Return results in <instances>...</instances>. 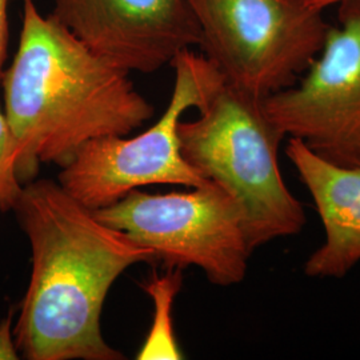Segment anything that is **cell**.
I'll use <instances>...</instances> for the list:
<instances>
[{
	"mask_svg": "<svg viewBox=\"0 0 360 360\" xmlns=\"http://www.w3.org/2000/svg\"><path fill=\"white\" fill-rule=\"evenodd\" d=\"M31 245L32 272L13 328L30 360H120L101 328L111 285L154 252L96 218L53 180L27 181L13 208Z\"/></svg>",
	"mask_w": 360,
	"mask_h": 360,
	"instance_id": "cell-1",
	"label": "cell"
},
{
	"mask_svg": "<svg viewBox=\"0 0 360 360\" xmlns=\"http://www.w3.org/2000/svg\"><path fill=\"white\" fill-rule=\"evenodd\" d=\"M129 75L23 0L19 47L1 77L20 181L41 165L65 167L86 143L127 136L150 120L154 107Z\"/></svg>",
	"mask_w": 360,
	"mask_h": 360,
	"instance_id": "cell-2",
	"label": "cell"
},
{
	"mask_svg": "<svg viewBox=\"0 0 360 360\" xmlns=\"http://www.w3.org/2000/svg\"><path fill=\"white\" fill-rule=\"evenodd\" d=\"M178 135L184 159L240 208L252 252L303 230V205L285 186L279 167L285 135L266 114L262 98L224 80L199 108L198 119L180 120Z\"/></svg>",
	"mask_w": 360,
	"mask_h": 360,
	"instance_id": "cell-3",
	"label": "cell"
},
{
	"mask_svg": "<svg viewBox=\"0 0 360 360\" xmlns=\"http://www.w3.org/2000/svg\"><path fill=\"white\" fill-rule=\"evenodd\" d=\"M171 65L175 70L172 95L153 127L131 139H94L62 167L58 183L80 205L96 211L144 186L193 188L206 183L181 155L178 126L187 110H199L206 103L224 77L203 53L191 49L180 52Z\"/></svg>",
	"mask_w": 360,
	"mask_h": 360,
	"instance_id": "cell-4",
	"label": "cell"
},
{
	"mask_svg": "<svg viewBox=\"0 0 360 360\" xmlns=\"http://www.w3.org/2000/svg\"><path fill=\"white\" fill-rule=\"evenodd\" d=\"M203 55L224 80L257 98L294 86L330 23L299 0H187Z\"/></svg>",
	"mask_w": 360,
	"mask_h": 360,
	"instance_id": "cell-5",
	"label": "cell"
},
{
	"mask_svg": "<svg viewBox=\"0 0 360 360\" xmlns=\"http://www.w3.org/2000/svg\"><path fill=\"white\" fill-rule=\"evenodd\" d=\"M94 214L151 250L154 259L168 269L196 266L211 283L223 287L245 278L252 251L240 208L210 180L187 193L151 195L134 190Z\"/></svg>",
	"mask_w": 360,
	"mask_h": 360,
	"instance_id": "cell-6",
	"label": "cell"
},
{
	"mask_svg": "<svg viewBox=\"0 0 360 360\" xmlns=\"http://www.w3.org/2000/svg\"><path fill=\"white\" fill-rule=\"evenodd\" d=\"M263 107L285 136L335 165L360 166V1L339 6L309 68Z\"/></svg>",
	"mask_w": 360,
	"mask_h": 360,
	"instance_id": "cell-7",
	"label": "cell"
},
{
	"mask_svg": "<svg viewBox=\"0 0 360 360\" xmlns=\"http://www.w3.org/2000/svg\"><path fill=\"white\" fill-rule=\"evenodd\" d=\"M50 15L91 51L127 72L151 74L200 44L187 0H55Z\"/></svg>",
	"mask_w": 360,
	"mask_h": 360,
	"instance_id": "cell-8",
	"label": "cell"
},
{
	"mask_svg": "<svg viewBox=\"0 0 360 360\" xmlns=\"http://www.w3.org/2000/svg\"><path fill=\"white\" fill-rule=\"evenodd\" d=\"M285 154L311 193L326 239L304 263L309 278L342 279L360 262V166H340L288 138Z\"/></svg>",
	"mask_w": 360,
	"mask_h": 360,
	"instance_id": "cell-9",
	"label": "cell"
},
{
	"mask_svg": "<svg viewBox=\"0 0 360 360\" xmlns=\"http://www.w3.org/2000/svg\"><path fill=\"white\" fill-rule=\"evenodd\" d=\"M181 270L168 269L165 276H156L144 285L154 302L155 314L150 335L138 355L139 360L181 359L178 342L174 336L171 311L175 296L181 285Z\"/></svg>",
	"mask_w": 360,
	"mask_h": 360,
	"instance_id": "cell-10",
	"label": "cell"
},
{
	"mask_svg": "<svg viewBox=\"0 0 360 360\" xmlns=\"http://www.w3.org/2000/svg\"><path fill=\"white\" fill-rule=\"evenodd\" d=\"M18 148L4 112L0 111V211L13 210L25 184L18 176Z\"/></svg>",
	"mask_w": 360,
	"mask_h": 360,
	"instance_id": "cell-11",
	"label": "cell"
},
{
	"mask_svg": "<svg viewBox=\"0 0 360 360\" xmlns=\"http://www.w3.org/2000/svg\"><path fill=\"white\" fill-rule=\"evenodd\" d=\"M13 314L0 323V360L19 359V349L13 334Z\"/></svg>",
	"mask_w": 360,
	"mask_h": 360,
	"instance_id": "cell-12",
	"label": "cell"
},
{
	"mask_svg": "<svg viewBox=\"0 0 360 360\" xmlns=\"http://www.w3.org/2000/svg\"><path fill=\"white\" fill-rule=\"evenodd\" d=\"M8 46V0H0V79Z\"/></svg>",
	"mask_w": 360,
	"mask_h": 360,
	"instance_id": "cell-13",
	"label": "cell"
},
{
	"mask_svg": "<svg viewBox=\"0 0 360 360\" xmlns=\"http://www.w3.org/2000/svg\"><path fill=\"white\" fill-rule=\"evenodd\" d=\"M302 4H304L306 7H309L314 11L318 13H324L326 8L333 7V6H342L345 3L349 1H360V0H299Z\"/></svg>",
	"mask_w": 360,
	"mask_h": 360,
	"instance_id": "cell-14",
	"label": "cell"
}]
</instances>
